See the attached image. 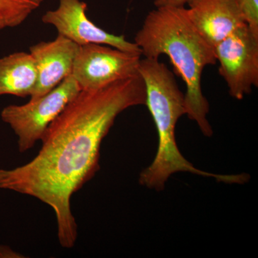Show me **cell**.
<instances>
[{
    "mask_svg": "<svg viewBox=\"0 0 258 258\" xmlns=\"http://www.w3.org/2000/svg\"><path fill=\"white\" fill-rule=\"evenodd\" d=\"M79 45L62 35L52 41H42L30 47V54L36 66V86L30 98L50 92L72 75Z\"/></svg>",
    "mask_w": 258,
    "mask_h": 258,
    "instance_id": "8",
    "label": "cell"
},
{
    "mask_svg": "<svg viewBox=\"0 0 258 258\" xmlns=\"http://www.w3.org/2000/svg\"><path fill=\"white\" fill-rule=\"evenodd\" d=\"M72 75L50 92L23 105L3 108L1 118L18 137L19 152H26L41 141L47 128L81 91Z\"/></svg>",
    "mask_w": 258,
    "mask_h": 258,
    "instance_id": "4",
    "label": "cell"
},
{
    "mask_svg": "<svg viewBox=\"0 0 258 258\" xmlns=\"http://www.w3.org/2000/svg\"><path fill=\"white\" fill-rule=\"evenodd\" d=\"M188 5L191 23L214 47L246 24L235 0H191Z\"/></svg>",
    "mask_w": 258,
    "mask_h": 258,
    "instance_id": "9",
    "label": "cell"
},
{
    "mask_svg": "<svg viewBox=\"0 0 258 258\" xmlns=\"http://www.w3.org/2000/svg\"><path fill=\"white\" fill-rule=\"evenodd\" d=\"M37 81L36 66L30 52H14L0 58V96L30 97Z\"/></svg>",
    "mask_w": 258,
    "mask_h": 258,
    "instance_id": "10",
    "label": "cell"
},
{
    "mask_svg": "<svg viewBox=\"0 0 258 258\" xmlns=\"http://www.w3.org/2000/svg\"><path fill=\"white\" fill-rule=\"evenodd\" d=\"M142 55L109 45L79 46L72 76L81 90H96L139 74Z\"/></svg>",
    "mask_w": 258,
    "mask_h": 258,
    "instance_id": "6",
    "label": "cell"
},
{
    "mask_svg": "<svg viewBox=\"0 0 258 258\" xmlns=\"http://www.w3.org/2000/svg\"><path fill=\"white\" fill-rule=\"evenodd\" d=\"M140 74L96 90H81L47 128L42 147L30 162L0 169V189L32 197L55 212L57 238L72 248L78 225L71 210L73 195L100 170L102 142L118 115L146 104Z\"/></svg>",
    "mask_w": 258,
    "mask_h": 258,
    "instance_id": "1",
    "label": "cell"
},
{
    "mask_svg": "<svg viewBox=\"0 0 258 258\" xmlns=\"http://www.w3.org/2000/svg\"><path fill=\"white\" fill-rule=\"evenodd\" d=\"M139 72L146 87V106L152 115L158 134L157 154L152 164L139 175L141 185L161 191L171 175L188 172L210 177L226 184H243L247 174L220 175L195 167L180 152L176 141V125L186 115L184 94L179 89L174 75L159 59H141Z\"/></svg>",
    "mask_w": 258,
    "mask_h": 258,
    "instance_id": "3",
    "label": "cell"
},
{
    "mask_svg": "<svg viewBox=\"0 0 258 258\" xmlns=\"http://www.w3.org/2000/svg\"><path fill=\"white\" fill-rule=\"evenodd\" d=\"M235 2L249 30L258 37V0H235Z\"/></svg>",
    "mask_w": 258,
    "mask_h": 258,
    "instance_id": "12",
    "label": "cell"
},
{
    "mask_svg": "<svg viewBox=\"0 0 258 258\" xmlns=\"http://www.w3.org/2000/svg\"><path fill=\"white\" fill-rule=\"evenodd\" d=\"M191 0H155L154 4L156 8L160 7H184Z\"/></svg>",
    "mask_w": 258,
    "mask_h": 258,
    "instance_id": "13",
    "label": "cell"
},
{
    "mask_svg": "<svg viewBox=\"0 0 258 258\" xmlns=\"http://www.w3.org/2000/svg\"><path fill=\"white\" fill-rule=\"evenodd\" d=\"M215 52L219 74L232 98L240 101L258 87V37L247 24L217 44Z\"/></svg>",
    "mask_w": 258,
    "mask_h": 258,
    "instance_id": "5",
    "label": "cell"
},
{
    "mask_svg": "<svg viewBox=\"0 0 258 258\" xmlns=\"http://www.w3.org/2000/svg\"><path fill=\"white\" fill-rule=\"evenodd\" d=\"M134 42L146 58L159 59L166 55L174 73L186 86V115L196 122L202 133L213 134L208 119L210 103L202 89V75L207 66L217 63L215 47L210 45L195 25L185 7H160L149 12Z\"/></svg>",
    "mask_w": 258,
    "mask_h": 258,
    "instance_id": "2",
    "label": "cell"
},
{
    "mask_svg": "<svg viewBox=\"0 0 258 258\" xmlns=\"http://www.w3.org/2000/svg\"><path fill=\"white\" fill-rule=\"evenodd\" d=\"M43 0H0V31L20 26Z\"/></svg>",
    "mask_w": 258,
    "mask_h": 258,
    "instance_id": "11",
    "label": "cell"
},
{
    "mask_svg": "<svg viewBox=\"0 0 258 258\" xmlns=\"http://www.w3.org/2000/svg\"><path fill=\"white\" fill-rule=\"evenodd\" d=\"M86 10L87 4L81 0H59L58 7L47 11L42 17V22L52 25L58 35L79 46L101 44L142 55V50L135 42L125 40L123 35H113L97 26L88 18Z\"/></svg>",
    "mask_w": 258,
    "mask_h": 258,
    "instance_id": "7",
    "label": "cell"
}]
</instances>
